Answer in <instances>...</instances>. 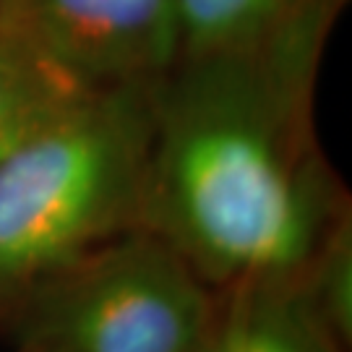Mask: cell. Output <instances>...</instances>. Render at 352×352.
Returning a JSON list of instances; mask_svg holds the SVG:
<instances>
[{
  "instance_id": "1",
  "label": "cell",
  "mask_w": 352,
  "mask_h": 352,
  "mask_svg": "<svg viewBox=\"0 0 352 352\" xmlns=\"http://www.w3.org/2000/svg\"><path fill=\"white\" fill-rule=\"evenodd\" d=\"M342 8L324 0L256 47L183 58L154 81L141 227L217 292L298 277L352 214L314 120Z\"/></svg>"
},
{
  "instance_id": "2",
  "label": "cell",
  "mask_w": 352,
  "mask_h": 352,
  "mask_svg": "<svg viewBox=\"0 0 352 352\" xmlns=\"http://www.w3.org/2000/svg\"><path fill=\"white\" fill-rule=\"evenodd\" d=\"M154 81L89 89L0 162V308L141 227Z\"/></svg>"
},
{
  "instance_id": "3",
  "label": "cell",
  "mask_w": 352,
  "mask_h": 352,
  "mask_svg": "<svg viewBox=\"0 0 352 352\" xmlns=\"http://www.w3.org/2000/svg\"><path fill=\"white\" fill-rule=\"evenodd\" d=\"M219 292L146 227H133L0 308L13 347L47 352H196Z\"/></svg>"
},
{
  "instance_id": "4",
  "label": "cell",
  "mask_w": 352,
  "mask_h": 352,
  "mask_svg": "<svg viewBox=\"0 0 352 352\" xmlns=\"http://www.w3.org/2000/svg\"><path fill=\"white\" fill-rule=\"evenodd\" d=\"M0 32L84 89L157 81L180 58L175 0H0Z\"/></svg>"
},
{
  "instance_id": "5",
  "label": "cell",
  "mask_w": 352,
  "mask_h": 352,
  "mask_svg": "<svg viewBox=\"0 0 352 352\" xmlns=\"http://www.w3.org/2000/svg\"><path fill=\"white\" fill-rule=\"evenodd\" d=\"M217 344L219 352H350L295 277L248 279L219 292Z\"/></svg>"
},
{
  "instance_id": "6",
  "label": "cell",
  "mask_w": 352,
  "mask_h": 352,
  "mask_svg": "<svg viewBox=\"0 0 352 352\" xmlns=\"http://www.w3.org/2000/svg\"><path fill=\"white\" fill-rule=\"evenodd\" d=\"M324 0H175L180 58L256 47Z\"/></svg>"
},
{
  "instance_id": "7",
  "label": "cell",
  "mask_w": 352,
  "mask_h": 352,
  "mask_svg": "<svg viewBox=\"0 0 352 352\" xmlns=\"http://www.w3.org/2000/svg\"><path fill=\"white\" fill-rule=\"evenodd\" d=\"M84 89L24 42L0 32V162Z\"/></svg>"
},
{
  "instance_id": "8",
  "label": "cell",
  "mask_w": 352,
  "mask_h": 352,
  "mask_svg": "<svg viewBox=\"0 0 352 352\" xmlns=\"http://www.w3.org/2000/svg\"><path fill=\"white\" fill-rule=\"evenodd\" d=\"M308 305L350 350L352 344V214L327 235L298 274Z\"/></svg>"
},
{
  "instance_id": "9",
  "label": "cell",
  "mask_w": 352,
  "mask_h": 352,
  "mask_svg": "<svg viewBox=\"0 0 352 352\" xmlns=\"http://www.w3.org/2000/svg\"><path fill=\"white\" fill-rule=\"evenodd\" d=\"M196 352H219V344H217V329H214L212 337H209V340L204 342V344H201V347H199Z\"/></svg>"
},
{
  "instance_id": "10",
  "label": "cell",
  "mask_w": 352,
  "mask_h": 352,
  "mask_svg": "<svg viewBox=\"0 0 352 352\" xmlns=\"http://www.w3.org/2000/svg\"><path fill=\"white\" fill-rule=\"evenodd\" d=\"M11 352H47V350H34V347H13Z\"/></svg>"
}]
</instances>
